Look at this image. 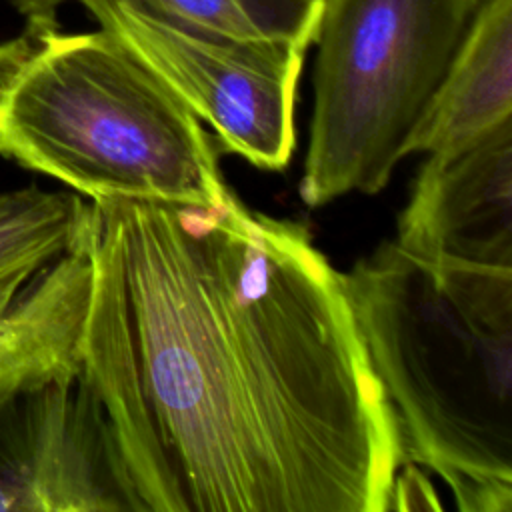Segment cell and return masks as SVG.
I'll return each instance as SVG.
<instances>
[{
	"instance_id": "6da1fadb",
	"label": "cell",
	"mask_w": 512,
	"mask_h": 512,
	"mask_svg": "<svg viewBox=\"0 0 512 512\" xmlns=\"http://www.w3.org/2000/svg\"><path fill=\"white\" fill-rule=\"evenodd\" d=\"M92 202L82 368L136 512H384L396 430L304 226L218 204Z\"/></svg>"
},
{
	"instance_id": "7a4b0ae2",
	"label": "cell",
	"mask_w": 512,
	"mask_h": 512,
	"mask_svg": "<svg viewBox=\"0 0 512 512\" xmlns=\"http://www.w3.org/2000/svg\"><path fill=\"white\" fill-rule=\"evenodd\" d=\"M342 286L402 464L460 512H512V270L430 266L392 240Z\"/></svg>"
},
{
	"instance_id": "3957f363",
	"label": "cell",
	"mask_w": 512,
	"mask_h": 512,
	"mask_svg": "<svg viewBox=\"0 0 512 512\" xmlns=\"http://www.w3.org/2000/svg\"><path fill=\"white\" fill-rule=\"evenodd\" d=\"M0 156L88 200L208 206L228 194L200 118L104 28L28 20L0 44Z\"/></svg>"
},
{
	"instance_id": "277c9868",
	"label": "cell",
	"mask_w": 512,
	"mask_h": 512,
	"mask_svg": "<svg viewBox=\"0 0 512 512\" xmlns=\"http://www.w3.org/2000/svg\"><path fill=\"white\" fill-rule=\"evenodd\" d=\"M480 0H322L300 182L316 208L380 192L444 80Z\"/></svg>"
},
{
	"instance_id": "5b68a950",
	"label": "cell",
	"mask_w": 512,
	"mask_h": 512,
	"mask_svg": "<svg viewBox=\"0 0 512 512\" xmlns=\"http://www.w3.org/2000/svg\"><path fill=\"white\" fill-rule=\"evenodd\" d=\"M94 18L208 122L226 150L268 170L290 162L310 46L238 38L150 8L108 6Z\"/></svg>"
},
{
	"instance_id": "8992f818",
	"label": "cell",
	"mask_w": 512,
	"mask_h": 512,
	"mask_svg": "<svg viewBox=\"0 0 512 512\" xmlns=\"http://www.w3.org/2000/svg\"><path fill=\"white\" fill-rule=\"evenodd\" d=\"M0 512H136L84 368L0 392Z\"/></svg>"
},
{
	"instance_id": "52a82bcc",
	"label": "cell",
	"mask_w": 512,
	"mask_h": 512,
	"mask_svg": "<svg viewBox=\"0 0 512 512\" xmlns=\"http://www.w3.org/2000/svg\"><path fill=\"white\" fill-rule=\"evenodd\" d=\"M394 242L430 266L512 270V120L428 154Z\"/></svg>"
},
{
	"instance_id": "ba28073f",
	"label": "cell",
	"mask_w": 512,
	"mask_h": 512,
	"mask_svg": "<svg viewBox=\"0 0 512 512\" xmlns=\"http://www.w3.org/2000/svg\"><path fill=\"white\" fill-rule=\"evenodd\" d=\"M90 288L88 238L28 280L0 288V392L82 368Z\"/></svg>"
},
{
	"instance_id": "9c48e42d",
	"label": "cell",
	"mask_w": 512,
	"mask_h": 512,
	"mask_svg": "<svg viewBox=\"0 0 512 512\" xmlns=\"http://www.w3.org/2000/svg\"><path fill=\"white\" fill-rule=\"evenodd\" d=\"M512 120V0H480L404 156L450 152Z\"/></svg>"
},
{
	"instance_id": "30bf717a",
	"label": "cell",
	"mask_w": 512,
	"mask_h": 512,
	"mask_svg": "<svg viewBox=\"0 0 512 512\" xmlns=\"http://www.w3.org/2000/svg\"><path fill=\"white\" fill-rule=\"evenodd\" d=\"M90 220L92 202L76 192L0 190V288L28 280L78 248L88 238Z\"/></svg>"
},
{
	"instance_id": "8fae6325",
	"label": "cell",
	"mask_w": 512,
	"mask_h": 512,
	"mask_svg": "<svg viewBox=\"0 0 512 512\" xmlns=\"http://www.w3.org/2000/svg\"><path fill=\"white\" fill-rule=\"evenodd\" d=\"M92 16L108 6L150 8L248 40L312 46L322 0H78Z\"/></svg>"
},
{
	"instance_id": "7c38bea8",
	"label": "cell",
	"mask_w": 512,
	"mask_h": 512,
	"mask_svg": "<svg viewBox=\"0 0 512 512\" xmlns=\"http://www.w3.org/2000/svg\"><path fill=\"white\" fill-rule=\"evenodd\" d=\"M440 508L442 504L436 498V490L430 484V480L424 476V472L412 462L400 464L392 482L388 510L406 512V510H440Z\"/></svg>"
}]
</instances>
